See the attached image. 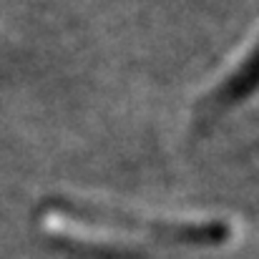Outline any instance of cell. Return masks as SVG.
Returning a JSON list of instances; mask_svg holds the SVG:
<instances>
[{
  "instance_id": "cell-1",
  "label": "cell",
  "mask_w": 259,
  "mask_h": 259,
  "mask_svg": "<svg viewBox=\"0 0 259 259\" xmlns=\"http://www.w3.org/2000/svg\"><path fill=\"white\" fill-rule=\"evenodd\" d=\"M40 227L56 242L96 252L201 249L232 239V227L222 219H159L83 199L48 201Z\"/></svg>"
},
{
  "instance_id": "cell-2",
  "label": "cell",
  "mask_w": 259,
  "mask_h": 259,
  "mask_svg": "<svg viewBox=\"0 0 259 259\" xmlns=\"http://www.w3.org/2000/svg\"><path fill=\"white\" fill-rule=\"evenodd\" d=\"M257 83V63H254V51L244 58L239 68H234L214 91H209L204 98L196 101L194 113H191V134L201 136L206 134L234 103H239L244 96H249Z\"/></svg>"
}]
</instances>
